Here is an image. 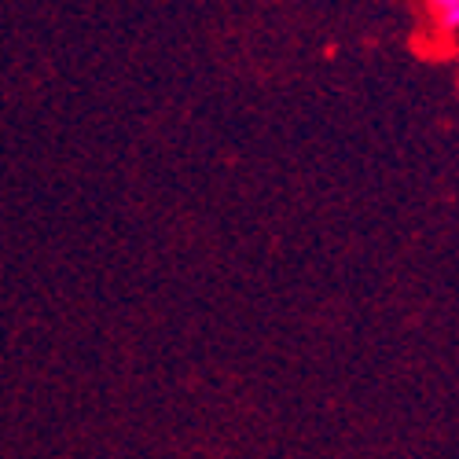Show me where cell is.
Wrapping results in <instances>:
<instances>
[{
    "label": "cell",
    "mask_w": 459,
    "mask_h": 459,
    "mask_svg": "<svg viewBox=\"0 0 459 459\" xmlns=\"http://www.w3.org/2000/svg\"><path fill=\"white\" fill-rule=\"evenodd\" d=\"M427 8L445 33H459V0H427Z\"/></svg>",
    "instance_id": "6da1fadb"
}]
</instances>
